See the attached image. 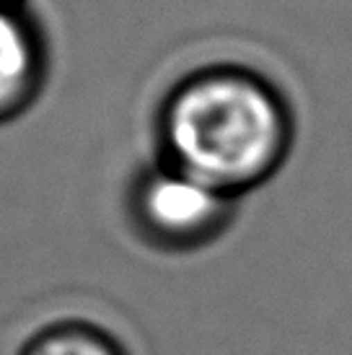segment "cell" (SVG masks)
<instances>
[{
  "label": "cell",
  "mask_w": 352,
  "mask_h": 355,
  "mask_svg": "<svg viewBox=\"0 0 352 355\" xmlns=\"http://www.w3.org/2000/svg\"><path fill=\"white\" fill-rule=\"evenodd\" d=\"M238 205V198L158 156L137 168L125 189L130 231L158 254H192L215 244L236 220Z\"/></svg>",
  "instance_id": "obj_2"
},
{
  "label": "cell",
  "mask_w": 352,
  "mask_h": 355,
  "mask_svg": "<svg viewBox=\"0 0 352 355\" xmlns=\"http://www.w3.org/2000/svg\"><path fill=\"white\" fill-rule=\"evenodd\" d=\"M153 138L158 158L244 200L290 158L295 112L262 70L231 60L202 62L161 94Z\"/></svg>",
  "instance_id": "obj_1"
},
{
  "label": "cell",
  "mask_w": 352,
  "mask_h": 355,
  "mask_svg": "<svg viewBox=\"0 0 352 355\" xmlns=\"http://www.w3.org/2000/svg\"><path fill=\"white\" fill-rule=\"evenodd\" d=\"M0 3H8V6H29V0H0Z\"/></svg>",
  "instance_id": "obj_5"
},
{
  "label": "cell",
  "mask_w": 352,
  "mask_h": 355,
  "mask_svg": "<svg viewBox=\"0 0 352 355\" xmlns=\"http://www.w3.org/2000/svg\"><path fill=\"white\" fill-rule=\"evenodd\" d=\"M52 70L49 37L29 6L0 3V128L37 107Z\"/></svg>",
  "instance_id": "obj_3"
},
{
  "label": "cell",
  "mask_w": 352,
  "mask_h": 355,
  "mask_svg": "<svg viewBox=\"0 0 352 355\" xmlns=\"http://www.w3.org/2000/svg\"><path fill=\"white\" fill-rule=\"evenodd\" d=\"M16 355H130L112 329L80 316H62L37 327Z\"/></svg>",
  "instance_id": "obj_4"
}]
</instances>
